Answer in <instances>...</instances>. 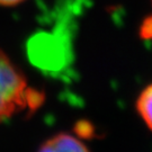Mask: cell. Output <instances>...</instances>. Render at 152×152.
Listing matches in <instances>:
<instances>
[{
	"instance_id": "3957f363",
	"label": "cell",
	"mask_w": 152,
	"mask_h": 152,
	"mask_svg": "<svg viewBox=\"0 0 152 152\" xmlns=\"http://www.w3.org/2000/svg\"><path fill=\"white\" fill-rule=\"evenodd\" d=\"M136 109L147 126L152 131V85L142 90L136 102Z\"/></svg>"
},
{
	"instance_id": "7a4b0ae2",
	"label": "cell",
	"mask_w": 152,
	"mask_h": 152,
	"mask_svg": "<svg viewBox=\"0 0 152 152\" xmlns=\"http://www.w3.org/2000/svg\"><path fill=\"white\" fill-rule=\"evenodd\" d=\"M37 152H90L87 145L70 133H59L44 141Z\"/></svg>"
},
{
	"instance_id": "277c9868",
	"label": "cell",
	"mask_w": 152,
	"mask_h": 152,
	"mask_svg": "<svg viewBox=\"0 0 152 152\" xmlns=\"http://www.w3.org/2000/svg\"><path fill=\"white\" fill-rule=\"evenodd\" d=\"M24 1L25 0H0V7H14Z\"/></svg>"
},
{
	"instance_id": "6da1fadb",
	"label": "cell",
	"mask_w": 152,
	"mask_h": 152,
	"mask_svg": "<svg viewBox=\"0 0 152 152\" xmlns=\"http://www.w3.org/2000/svg\"><path fill=\"white\" fill-rule=\"evenodd\" d=\"M44 96L28 86L26 77L11 59L0 50V122L36 108Z\"/></svg>"
}]
</instances>
